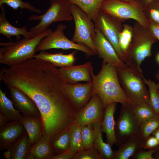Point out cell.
Returning a JSON list of instances; mask_svg holds the SVG:
<instances>
[{"label": "cell", "mask_w": 159, "mask_h": 159, "mask_svg": "<svg viewBox=\"0 0 159 159\" xmlns=\"http://www.w3.org/2000/svg\"><path fill=\"white\" fill-rule=\"evenodd\" d=\"M4 4H6L13 9L20 8L38 14L42 12L40 9L32 5L30 3L23 2L21 0H0V7Z\"/></svg>", "instance_id": "36"}, {"label": "cell", "mask_w": 159, "mask_h": 159, "mask_svg": "<svg viewBox=\"0 0 159 159\" xmlns=\"http://www.w3.org/2000/svg\"><path fill=\"white\" fill-rule=\"evenodd\" d=\"M66 29L65 24H59L54 31L41 40L36 49V52L52 49H74L84 52L88 57L95 55L85 45L74 42L69 39L64 34Z\"/></svg>", "instance_id": "9"}, {"label": "cell", "mask_w": 159, "mask_h": 159, "mask_svg": "<svg viewBox=\"0 0 159 159\" xmlns=\"http://www.w3.org/2000/svg\"><path fill=\"white\" fill-rule=\"evenodd\" d=\"M159 145V142L153 136L151 135L147 138L143 142V148L151 150L156 148Z\"/></svg>", "instance_id": "39"}, {"label": "cell", "mask_w": 159, "mask_h": 159, "mask_svg": "<svg viewBox=\"0 0 159 159\" xmlns=\"http://www.w3.org/2000/svg\"><path fill=\"white\" fill-rule=\"evenodd\" d=\"M81 134L84 146L83 149H88L92 147L95 134L92 124H89L81 126Z\"/></svg>", "instance_id": "34"}, {"label": "cell", "mask_w": 159, "mask_h": 159, "mask_svg": "<svg viewBox=\"0 0 159 159\" xmlns=\"http://www.w3.org/2000/svg\"><path fill=\"white\" fill-rule=\"evenodd\" d=\"M59 69L66 84H75L78 82L92 81L91 72L93 68L90 62L80 65L60 67Z\"/></svg>", "instance_id": "16"}, {"label": "cell", "mask_w": 159, "mask_h": 159, "mask_svg": "<svg viewBox=\"0 0 159 159\" xmlns=\"http://www.w3.org/2000/svg\"><path fill=\"white\" fill-rule=\"evenodd\" d=\"M148 29L157 40L159 41V26L149 21Z\"/></svg>", "instance_id": "41"}, {"label": "cell", "mask_w": 159, "mask_h": 159, "mask_svg": "<svg viewBox=\"0 0 159 159\" xmlns=\"http://www.w3.org/2000/svg\"><path fill=\"white\" fill-rule=\"evenodd\" d=\"M142 6L144 9L151 2L156 0H137Z\"/></svg>", "instance_id": "43"}, {"label": "cell", "mask_w": 159, "mask_h": 159, "mask_svg": "<svg viewBox=\"0 0 159 159\" xmlns=\"http://www.w3.org/2000/svg\"><path fill=\"white\" fill-rule=\"evenodd\" d=\"M4 157L6 159H10L11 152L9 150H6L3 153Z\"/></svg>", "instance_id": "44"}, {"label": "cell", "mask_w": 159, "mask_h": 159, "mask_svg": "<svg viewBox=\"0 0 159 159\" xmlns=\"http://www.w3.org/2000/svg\"><path fill=\"white\" fill-rule=\"evenodd\" d=\"M122 89L132 104L148 103L149 93L145 86L142 73L131 67L116 68Z\"/></svg>", "instance_id": "5"}, {"label": "cell", "mask_w": 159, "mask_h": 159, "mask_svg": "<svg viewBox=\"0 0 159 159\" xmlns=\"http://www.w3.org/2000/svg\"><path fill=\"white\" fill-rule=\"evenodd\" d=\"M50 5L43 14L32 15L28 21L39 20V23L29 29L32 37L46 30L52 23L57 21H70L73 20L69 9L71 3L67 0H50Z\"/></svg>", "instance_id": "7"}, {"label": "cell", "mask_w": 159, "mask_h": 159, "mask_svg": "<svg viewBox=\"0 0 159 159\" xmlns=\"http://www.w3.org/2000/svg\"><path fill=\"white\" fill-rule=\"evenodd\" d=\"M157 92H158V93L159 94V89L158 90Z\"/></svg>", "instance_id": "49"}, {"label": "cell", "mask_w": 159, "mask_h": 159, "mask_svg": "<svg viewBox=\"0 0 159 159\" xmlns=\"http://www.w3.org/2000/svg\"><path fill=\"white\" fill-rule=\"evenodd\" d=\"M77 51L75 50L69 54H64L63 52L52 53L42 51L35 54L34 58L50 62L56 67H67L74 64L76 61Z\"/></svg>", "instance_id": "22"}, {"label": "cell", "mask_w": 159, "mask_h": 159, "mask_svg": "<svg viewBox=\"0 0 159 159\" xmlns=\"http://www.w3.org/2000/svg\"><path fill=\"white\" fill-rule=\"evenodd\" d=\"M14 107L23 114L34 117H41L39 111L32 99L21 90L7 85Z\"/></svg>", "instance_id": "15"}, {"label": "cell", "mask_w": 159, "mask_h": 159, "mask_svg": "<svg viewBox=\"0 0 159 159\" xmlns=\"http://www.w3.org/2000/svg\"><path fill=\"white\" fill-rule=\"evenodd\" d=\"M26 131L19 120L9 122L0 127V150H9L19 137Z\"/></svg>", "instance_id": "17"}, {"label": "cell", "mask_w": 159, "mask_h": 159, "mask_svg": "<svg viewBox=\"0 0 159 159\" xmlns=\"http://www.w3.org/2000/svg\"><path fill=\"white\" fill-rule=\"evenodd\" d=\"M66 84L56 67L36 59L20 65L8 81L33 100L40 113L43 137L50 141L74 124L79 112L66 95Z\"/></svg>", "instance_id": "1"}, {"label": "cell", "mask_w": 159, "mask_h": 159, "mask_svg": "<svg viewBox=\"0 0 159 159\" xmlns=\"http://www.w3.org/2000/svg\"><path fill=\"white\" fill-rule=\"evenodd\" d=\"M35 158L33 154L29 151L26 154L25 159H35Z\"/></svg>", "instance_id": "45"}, {"label": "cell", "mask_w": 159, "mask_h": 159, "mask_svg": "<svg viewBox=\"0 0 159 159\" xmlns=\"http://www.w3.org/2000/svg\"><path fill=\"white\" fill-rule=\"evenodd\" d=\"M156 59L157 62L159 64V52L157 54Z\"/></svg>", "instance_id": "48"}, {"label": "cell", "mask_w": 159, "mask_h": 159, "mask_svg": "<svg viewBox=\"0 0 159 159\" xmlns=\"http://www.w3.org/2000/svg\"><path fill=\"white\" fill-rule=\"evenodd\" d=\"M144 12L150 22L159 26V0L151 2L144 9Z\"/></svg>", "instance_id": "35"}, {"label": "cell", "mask_w": 159, "mask_h": 159, "mask_svg": "<svg viewBox=\"0 0 159 159\" xmlns=\"http://www.w3.org/2000/svg\"><path fill=\"white\" fill-rule=\"evenodd\" d=\"M146 84L149 88V99L148 104L155 112L157 115L159 116V94L156 84L150 79L146 80L143 77Z\"/></svg>", "instance_id": "32"}, {"label": "cell", "mask_w": 159, "mask_h": 159, "mask_svg": "<svg viewBox=\"0 0 159 159\" xmlns=\"http://www.w3.org/2000/svg\"><path fill=\"white\" fill-rule=\"evenodd\" d=\"M74 154L68 150L60 154L52 155L50 159H72Z\"/></svg>", "instance_id": "40"}, {"label": "cell", "mask_w": 159, "mask_h": 159, "mask_svg": "<svg viewBox=\"0 0 159 159\" xmlns=\"http://www.w3.org/2000/svg\"><path fill=\"white\" fill-rule=\"evenodd\" d=\"M104 110L102 102L97 94L92 95L88 102L78 113L74 123L81 126L102 122Z\"/></svg>", "instance_id": "12"}, {"label": "cell", "mask_w": 159, "mask_h": 159, "mask_svg": "<svg viewBox=\"0 0 159 159\" xmlns=\"http://www.w3.org/2000/svg\"><path fill=\"white\" fill-rule=\"evenodd\" d=\"M83 10L95 23L104 0H67Z\"/></svg>", "instance_id": "27"}, {"label": "cell", "mask_w": 159, "mask_h": 159, "mask_svg": "<svg viewBox=\"0 0 159 159\" xmlns=\"http://www.w3.org/2000/svg\"><path fill=\"white\" fill-rule=\"evenodd\" d=\"M69 9L73 16L75 28L72 40L73 42L85 45L97 56L92 39L95 32L94 22L83 10L77 6L70 4Z\"/></svg>", "instance_id": "8"}, {"label": "cell", "mask_w": 159, "mask_h": 159, "mask_svg": "<svg viewBox=\"0 0 159 159\" xmlns=\"http://www.w3.org/2000/svg\"><path fill=\"white\" fill-rule=\"evenodd\" d=\"M100 10L123 22L132 19L148 29L149 21L137 0H104Z\"/></svg>", "instance_id": "6"}, {"label": "cell", "mask_w": 159, "mask_h": 159, "mask_svg": "<svg viewBox=\"0 0 159 159\" xmlns=\"http://www.w3.org/2000/svg\"><path fill=\"white\" fill-rule=\"evenodd\" d=\"M132 39V27L128 24H124L123 29L119 35V42L121 50L125 56Z\"/></svg>", "instance_id": "33"}, {"label": "cell", "mask_w": 159, "mask_h": 159, "mask_svg": "<svg viewBox=\"0 0 159 159\" xmlns=\"http://www.w3.org/2000/svg\"><path fill=\"white\" fill-rule=\"evenodd\" d=\"M140 123L135 115L131 103L122 104L120 114L115 127L118 147L133 136L138 134Z\"/></svg>", "instance_id": "10"}, {"label": "cell", "mask_w": 159, "mask_h": 159, "mask_svg": "<svg viewBox=\"0 0 159 159\" xmlns=\"http://www.w3.org/2000/svg\"><path fill=\"white\" fill-rule=\"evenodd\" d=\"M101 123L100 122L92 124L95 134L93 146L97 150L102 159H113L114 151L108 143L103 140L100 130Z\"/></svg>", "instance_id": "23"}, {"label": "cell", "mask_w": 159, "mask_h": 159, "mask_svg": "<svg viewBox=\"0 0 159 159\" xmlns=\"http://www.w3.org/2000/svg\"><path fill=\"white\" fill-rule=\"evenodd\" d=\"M71 134V127L61 132L51 140L53 155L60 154L69 149Z\"/></svg>", "instance_id": "25"}, {"label": "cell", "mask_w": 159, "mask_h": 159, "mask_svg": "<svg viewBox=\"0 0 159 159\" xmlns=\"http://www.w3.org/2000/svg\"><path fill=\"white\" fill-rule=\"evenodd\" d=\"M12 100L6 96V94L0 89V112L8 119L9 122L19 120L22 114L16 109Z\"/></svg>", "instance_id": "24"}, {"label": "cell", "mask_w": 159, "mask_h": 159, "mask_svg": "<svg viewBox=\"0 0 159 159\" xmlns=\"http://www.w3.org/2000/svg\"><path fill=\"white\" fill-rule=\"evenodd\" d=\"M152 135L154 136L159 142V127L152 133Z\"/></svg>", "instance_id": "46"}, {"label": "cell", "mask_w": 159, "mask_h": 159, "mask_svg": "<svg viewBox=\"0 0 159 159\" xmlns=\"http://www.w3.org/2000/svg\"><path fill=\"white\" fill-rule=\"evenodd\" d=\"M84 149L81 134V126L74 124L71 127L69 150L75 154Z\"/></svg>", "instance_id": "29"}, {"label": "cell", "mask_w": 159, "mask_h": 159, "mask_svg": "<svg viewBox=\"0 0 159 159\" xmlns=\"http://www.w3.org/2000/svg\"><path fill=\"white\" fill-rule=\"evenodd\" d=\"M155 78L157 81V83L156 84L158 89H159V69L155 74Z\"/></svg>", "instance_id": "47"}, {"label": "cell", "mask_w": 159, "mask_h": 159, "mask_svg": "<svg viewBox=\"0 0 159 159\" xmlns=\"http://www.w3.org/2000/svg\"><path fill=\"white\" fill-rule=\"evenodd\" d=\"M92 87V96L97 94L101 100L104 110L109 104L131 102L124 92L120 83L116 68L103 61L98 74L91 72Z\"/></svg>", "instance_id": "2"}, {"label": "cell", "mask_w": 159, "mask_h": 159, "mask_svg": "<svg viewBox=\"0 0 159 159\" xmlns=\"http://www.w3.org/2000/svg\"><path fill=\"white\" fill-rule=\"evenodd\" d=\"M159 127V116H155L140 123L139 134L144 141Z\"/></svg>", "instance_id": "30"}, {"label": "cell", "mask_w": 159, "mask_h": 159, "mask_svg": "<svg viewBox=\"0 0 159 159\" xmlns=\"http://www.w3.org/2000/svg\"><path fill=\"white\" fill-rule=\"evenodd\" d=\"M36 159H50L53 155L51 141L42 137L29 150Z\"/></svg>", "instance_id": "28"}, {"label": "cell", "mask_w": 159, "mask_h": 159, "mask_svg": "<svg viewBox=\"0 0 159 159\" xmlns=\"http://www.w3.org/2000/svg\"><path fill=\"white\" fill-rule=\"evenodd\" d=\"M19 121L28 135L29 142L31 146L43 137L42 125L41 117L26 116L22 114Z\"/></svg>", "instance_id": "18"}, {"label": "cell", "mask_w": 159, "mask_h": 159, "mask_svg": "<svg viewBox=\"0 0 159 159\" xmlns=\"http://www.w3.org/2000/svg\"><path fill=\"white\" fill-rule=\"evenodd\" d=\"M92 39L97 56L102 58L103 61L116 68L127 66L120 58L112 45L98 29L95 28V32L92 37Z\"/></svg>", "instance_id": "13"}, {"label": "cell", "mask_w": 159, "mask_h": 159, "mask_svg": "<svg viewBox=\"0 0 159 159\" xmlns=\"http://www.w3.org/2000/svg\"><path fill=\"white\" fill-rule=\"evenodd\" d=\"M117 104V103H112L106 107L100 127L102 132L106 135L107 143L111 147L114 144H115L116 142L115 130V121L114 119V114Z\"/></svg>", "instance_id": "19"}, {"label": "cell", "mask_w": 159, "mask_h": 159, "mask_svg": "<svg viewBox=\"0 0 159 159\" xmlns=\"http://www.w3.org/2000/svg\"><path fill=\"white\" fill-rule=\"evenodd\" d=\"M144 140L139 134L135 135L118 146L113 159H128L143 149Z\"/></svg>", "instance_id": "21"}, {"label": "cell", "mask_w": 159, "mask_h": 159, "mask_svg": "<svg viewBox=\"0 0 159 159\" xmlns=\"http://www.w3.org/2000/svg\"><path fill=\"white\" fill-rule=\"evenodd\" d=\"M9 122L7 118L2 113L0 112V127L5 125Z\"/></svg>", "instance_id": "42"}, {"label": "cell", "mask_w": 159, "mask_h": 159, "mask_svg": "<svg viewBox=\"0 0 159 159\" xmlns=\"http://www.w3.org/2000/svg\"><path fill=\"white\" fill-rule=\"evenodd\" d=\"M132 105L134 112L140 123L156 115L148 103L143 102Z\"/></svg>", "instance_id": "31"}, {"label": "cell", "mask_w": 159, "mask_h": 159, "mask_svg": "<svg viewBox=\"0 0 159 159\" xmlns=\"http://www.w3.org/2000/svg\"><path fill=\"white\" fill-rule=\"evenodd\" d=\"M123 22L100 10L96 21L95 28L98 29L111 44L121 60L125 62V56L119 44L120 33L123 29Z\"/></svg>", "instance_id": "11"}, {"label": "cell", "mask_w": 159, "mask_h": 159, "mask_svg": "<svg viewBox=\"0 0 159 159\" xmlns=\"http://www.w3.org/2000/svg\"><path fill=\"white\" fill-rule=\"evenodd\" d=\"M132 28V39L126 53L125 63L142 73V62L151 56L152 46L158 40L148 29L137 21Z\"/></svg>", "instance_id": "4"}, {"label": "cell", "mask_w": 159, "mask_h": 159, "mask_svg": "<svg viewBox=\"0 0 159 159\" xmlns=\"http://www.w3.org/2000/svg\"><path fill=\"white\" fill-rule=\"evenodd\" d=\"M92 87V81L85 84H66V95L71 104L78 112L91 98Z\"/></svg>", "instance_id": "14"}, {"label": "cell", "mask_w": 159, "mask_h": 159, "mask_svg": "<svg viewBox=\"0 0 159 159\" xmlns=\"http://www.w3.org/2000/svg\"><path fill=\"white\" fill-rule=\"evenodd\" d=\"M156 150V148L147 151L142 149L137 152L130 158V159H154L153 154Z\"/></svg>", "instance_id": "38"}, {"label": "cell", "mask_w": 159, "mask_h": 159, "mask_svg": "<svg viewBox=\"0 0 159 159\" xmlns=\"http://www.w3.org/2000/svg\"><path fill=\"white\" fill-rule=\"evenodd\" d=\"M0 34L6 37L10 41L12 42V36L16 37L17 40L20 39L21 35L24 38L30 39L33 37L30 31H27L26 26L21 28L14 27L10 24L6 19L4 4L0 7Z\"/></svg>", "instance_id": "20"}, {"label": "cell", "mask_w": 159, "mask_h": 159, "mask_svg": "<svg viewBox=\"0 0 159 159\" xmlns=\"http://www.w3.org/2000/svg\"><path fill=\"white\" fill-rule=\"evenodd\" d=\"M31 147L29 142L28 135L25 131L9 150L11 154L10 159H25Z\"/></svg>", "instance_id": "26"}, {"label": "cell", "mask_w": 159, "mask_h": 159, "mask_svg": "<svg viewBox=\"0 0 159 159\" xmlns=\"http://www.w3.org/2000/svg\"><path fill=\"white\" fill-rule=\"evenodd\" d=\"M72 159H102L98 151L94 146L83 149L75 153Z\"/></svg>", "instance_id": "37"}, {"label": "cell", "mask_w": 159, "mask_h": 159, "mask_svg": "<svg viewBox=\"0 0 159 159\" xmlns=\"http://www.w3.org/2000/svg\"><path fill=\"white\" fill-rule=\"evenodd\" d=\"M52 32L48 29L30 39L24 38L15 42H0V63L9 67L34 58L41 40Z\"/></svg>", "instance_id": "3"}]
</instances>
